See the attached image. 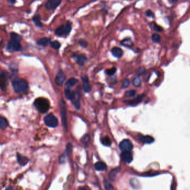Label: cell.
Segmentation results:
<instances>
[{
    "label": "cell",
    "mask_w": 190,
    "mask_h": 190,
    "mask_svg": "<svg viewBox=\"0 0 190 190\" xmlns=\"http://www.w3.org/2000/svg\"><path fill=\"white\" fill-rule=\"evenodd\" d=\"M132 84H133V85L135 87H140L141 84V80L138 77L135 78L132 81Z\"/></svg>",
    "instance_id": "obj_31"
},
{
    "label": "cell",
    "mask_w": 190,
    "mask_h": 190,
    "mask_svg": "<svg viewBox=\"0 0 190 190\" xmlns=\"http://www.w3.org/2000/svg\"><path fill=\"white\" fill-rule=\"evenodd\" d=\"M8 126V121L4 117L0 116V129H4Z\"/></svg>",
    "instance_id": "obj_24"
},
{
    "label": "cell",
    "mask_w": 190,
    "mask_h": 190,
    "mask_svg": "<svg viewBox=\"0 0 190 190\" xmlns=\"http://www.w3.org/2000/svg\"><path fill=\"white\" fill-rule=\"evenodd\" d=\"M121 156L122 160L126 163H129L132 161L133 156L130 151H123Z\"/></svg>",
    "instance_id": "obj_10"
},
{
    "label": "cell",
    "mask_w": 190,
    "mask_h": 190,
    "mask_svg": "<svg viewBox=\"0 0 190 190\" xmlns=\"http://www.w3.org/2000/svg\"><path fill=\"white\" fill-rule=\"evenodd\" d=\"M60 110H61V114L62 116V124L65 129L67 130V123L66 120V109L65 106V102L63 100H61L60 103Z\"/></svg>",
    "instance_id": "obj_7"
},
{
    "label": "cell",
    "mask_w": 190,
    "mask_h": 190,
    "mask_svg": "<svg viewBox=\"0 0 190 190\" xmlns=\"http://www.w3.org/2000/svg\"><path fill=\"white\" fill-rule=\"evenodd\" d=\"M95 167L97 171H104L107 168L106 164L102 162H98L95 163Z\"/></svg>",
    "instance_id": "obj_19"
},
{
    "label": "cell",
    "mask_w": 190,
    "mask_h": 190,
    "mask_svg": "<svg viewBox=\"0 0 190 190\" xmlns=\"http://www.w3.org/2000/svg\"><path fill=\"white\" fill-rule=\"evenodd\" d=\"M7 1H8L9 3L13 4H14L15 3H16V0H7Z\"/></svg>",
    "instance_id": "obj_41"
},
{
    "label": "cell",
    "mask_w": 190,
    "mask_h": 190,
    "mask_svg": "<svg viewBox=\"0 0 190 190\" xmlns=\"http://www.w3.org/2000/svg\"><path fill=\"white\" fill-rule=\"evenodd\" d=\"M73 57L76 61L77 64L81 66H84L87 62L86 57L83 55H75Z\"/></svg>",
    "instance_id": "obj_12"
},
{
    "label": "cell",
    "mask_w": 190,
    "mask_h": 190,
    "mask_svg": "<svg viewBox=\"0 0 190 190\" xmlns=\"http://www.w3.org/2000/svg\"><path fill=\"white\" fill-rule=\"evenodd\" d=\"M61 2V0H48L45 4V7L48 10H52L57 8Z\"/></svg>",
    "instance_id": "obj_8"
},
{
    "label": "cell",
    "mask_w": 190,
    "mask_h": 190,
    "mask_svg": "<svg viewBox=\"0 0 190 190\" xmlns=\"http://www.w3.org/2000/svg\"><path fill=\"white\" fill-rule=\"evenodd\" d=\"M34 105L40 112L43 114L47 112L50 109L48 100L42 97H40L36 100L34 102Z\"/></svg>",
    "instance_id": "obj_2"
},
{
    "label": "cell",
    "mask_w": 190,
    "mask_h": 190,
    "mask_svg": "<svg viewBox=\"0 0 190 190\" xmlns=\"http://www.w3.org/2000/svg\"><path fill=\"white\" fill-rule=\"evenodd\" d=\"M71 101H72V102L73 104L74 105L75 107L77 109H80V101H79V95L75 93V97Z\"/></svg>",
    "instance_id": "obj_20"
},
{
    "label": "cell",
    "mask_w": 190,
    "mask_h": 190,
    "mask_svg": "<svg viewBox=\"0 0 190 190\" xmlns=\"http://www.w3.org/2000/svg\"><path fill=\"white\" fill-rule=\"evenodd\" d=\"M82 80L83 81V89L86 92H89L91 91V87L89 84V81L86 76L82 77Z\"/></svg>",
    "instance_id": "obj_14"
},
{
    "label": "cell",
    "mask_w": 190,
    "mask_h": 190,
    "mask_svg": "<svg viewBox=\"0 0 190 190\" xmlns=\"http://www.w3.org/2000/svg\"><path fill=\"white\" fill-rule=\"evenodd\" d=\"M116 72V69L115 67H113L110 69H108L106 71V73L108 75H113L115 74V73Z\"/></svg>",
    "instance_id": "obj_36"
},
{
    "label": "cell",
    "mask_w": 190,
    "mask_h": 190,
    "mask_svg": "<svg viewBox=\"0 0 190 190\" xmlns=\"http://www.w3.org/2000/svg\"><path fill=\"white\" fill-rule=\"evenodd\" d=\"M12 84L14 91L17 94H23L26 92L28 88L27 82L22 79H14L12 81Z\"/></svg>",
    "instance_id": "obj_1"
},
{
    "label": "cell",
    "mask_w": 190,
    "mask_h": 190,
    "mask_svg": "<svg viewBox=\"0 0 190 190\" xmlns=\"http://www.w3.org/2000/svg\"><path fill=\"white\" fill-rule=\"evenodd\" d=\"M79 190H87L85 188H84V187H81V188H80V189H79Z\"/></svg>",
    "instance_id": "obj_42"
},
{
    "label": "cell",
    "mask_w": 190,
    "mask_h": 190,
    "mask_svg": "<svg viewBox=\"0 0 190 190\" xmlns=\"http://www.w3.org/2000/svg\"><path fill=\"white\" fill-rule=\"evenodd\" d=\"M17 157L18 162L19 163L20 165L21 166L26 165L29 161V160L27 157H24V156L20 155V154H19V153L17 154Z\"/></svg>",
    "instance_id": "obj_17"
},
{
    "label": "cell",
    "mask_w": 190,
    "mask_h": 190,
    "mask_svg": "<svg viewBox=\"0 0 190 190\" xmlns=\"http://www.w3.org/2000/svg\"><path fill=\"white\" fill-rule=\"evenodd\" d=\"M50 42V39L47 37H43L37 41V44L41 46H46Z\"/></svg>",
    "instance_id": "obj_23"
},
{
    "label": "cell",
    "mask_w": 190,
    "mask_h": 190,
    "mask_svg": "<svg viewBox=\"0 0 190 190\" xmlns=\"http://www.w3.org/2000/svg\"><path fill=\"white\" fill-rule=\"evenodd\" d=\"M79 44L83 47H86L87 46V42L86 41L84 40H80L79 41Z\"/></svg>",
    "instance_id": "obj_40"
},
{
    "label": "cell",
    "mask_w": 190,
    "mask_h": 190,
    "mask_svg": "<svg viewBox=\"0 0 190 190\" xmlns=\"http://www.w3.org/2000/svg\"><path fill=\"white\" fill-rule=\"evenodd\" d=\"M138 139L144 143H151L154 141V138L150 136H144L141 134L138 135Z\"/></svg>",
    "instance_id": "obj_15"
},
{
    "label": "cell",
    "mask_w": 190,
    "mask_h": 190,
    "mask_svg": "<svg viewBox=\"0 0 190 190\" xmlns=\"http://www.w3.org/2000/svg\"><path fill=\"white\" fill-rule=\"evenodd\" d=\"M65 96L66 97V98L70 100H72L75 95V92H74V91H72L71 90H70L69 89L65 90Z\"/></svg>",
    "instance_id": "obj_21"
},
{
    "label": "cell",
    "mask_w": 190,
    "mask_h": 190,
    "mask_svg": "<svg viewBox=\"0 0 190 190\" xmlns=\"http://www.w3.org/2000/svg\"><path fill=\"white\" fill-rule=\"evenodd\" d=\"M121 171V169L120 168H116L115 169H113L109 172L108 177H109V180L111 182H114L116 180L117 178V176L118 173H119Z\"/></svg>",
    "instance_id": "obj_11"
},
{
    "label": "cell",
    "mask_w": 190,
    "mask_h": 190,
    "mask_svg": "<svg viewBox=\"0 0 190 190\" xmlns=\"http://www.w3.org/2000/svg\"><path fill=\"white\" fill-rule=\"evenodd\" d=\"M11 40L16 41L18 42H20L21 41V37L20 36L16 33L12 32L11 33Z\"/></svg>",
    "instance_id": "obj_29"
},
{
    "label": "cell",
    "mask_w": 190,
    "mask_h": 190,
    "mask_svg": "<svg viewBox=\"0 0 190 190\" xmlns=\"http://www.w3.org/2000/svg\"><path fill=\"white\" fill-rule=\"evenodd\" d=\"M6 190H13V189L12 188H8Z\"/></svg>",
    "instance_id": "obj_43"
},
{
    "label": "cell",
    "mask_w": 190,
    "mask_h": 190,
    "mask_svg": "<svg viewBox=\"0 0 190 190\" xmlns=\"http://www.w3.org/2000/svg\"><path fill=\"white\" fill-rule=\"evenodd\" d=\"M7 47L8 50L11 52H16L22 50V46L20 45V42L13 40H10L8 42Z\"/></svg>",
    "instance_id": "obj_5"
},
{
    "label": "cell",
    "mask_w": 190,
    "mask_h": 190,
    "mask_svg": "<svg viewBox=\"0 0 190 190\" xmlns=\"http://www.w3.org/2000/svg\"><path fill=\"white\" fill-rule=\"evenodd\" d=\"M44 122L46 125L50 127H56L59 125V121L52 114H49L46 116L44 119Z\"/></svg>",
    "instance_id": "obj_4"
},
{
    "label": "cell",
    "mask_w": 190,
    "mask_h": 190,
    "mask_svg": "<svg viewBox=\"0 0 190 190\" xmlns=\"http://www.w3.org/2000/svg\"><path fill=\"white\" fill-rule=\"evenodd\" d=\"M152 40L153 42L155 43H158L161 40V37L160 36L157 34V33H155L153 34L152 36Z\"/></svg>",
    "instance_id": "obj_30"
},
{
    "label": "cell",
    "mask_w": 190,
    "mask_h": 190,
    "mask_svg": "<svg viewBox=\"0 0 190 190\" xmlns=\"http://www.w3.org/2000/svg\"><path fill=\"white\" fill-rule=\"evenodd\" d=\"M32 20L35 24L37 26V27H41L42 26V23L41 22V17L38 14H36L32 18Z\"/></svg>",
    "instance_id": "obj_22"
},
{
    "label": "cell",
    "mask_w": 190,
    "mask_h": 190,
    "mask_svg": "<svg viewBox=\"0 0 190 190\" xmlns=\"http://www.w3.org/2000/svg\"><path fill=\"white\" fill-rule=\"evenodd\" d=\"M112 53L114 55L115 57L120 58L122 57L123 55V51L121 48L119 47H114L112 49Z\"/></svg>",
    "instance_id": "obj_18"
},
{
    "label": "cell",
    "mask_w": 190,
    "mask_h": 190,
    "mask_svg": "<svg viewBox=\"0 0 190 190\" xmlns=\"http://www.w3.org/2000/svg\"><path fill=\"white\" fill-rule=\"evenodd\" d=\"M78 82V80H77L75 78H71L68 80L66 84V86L67 88H71V87H73L74 85H75Z\"/></svg>",
    "instance_id": "obj_25"
},
{
    "label": "cell",
    "mask_w": 190,
    "mask_h": 190,
    "mask_svg": "<svg viewBox=\"0 0 190 190\" xmlns=\"http://www.w3.org/2000/svg\"><path fill=\"white\" fill-rule=\"evenodd\" d=\"M130 84V81L128 80V79H126L124 81V82H123L122 87H123V88H124V89H126V88H127V87H128V86H129Z\"/></svg>",
    "instance_id": "obj_39"
},
{
    "label": "cell",
    "mask_w": 190,
    "mask_h": 190,
    "mask_svg": "<svg viewBox=\"0 0 190 190\" xmlns=\"http://www.w3.org/2000/svg\"><path fill=\"white\" fill-rule=\"evenodd\" d=\"M121 44L125 46V47H131L133 46V42L132 41L131 39L130 38H125L124 40H123L121 41Z\"/></svg>",
    "instance_id": "obj_27"
},
{
    "label": "cell",
    "mask_w": 190,
    "mask_h": 190,
    "mask_svg": "<svg viewBox=\"0 0 190 190\" xmlns=\"http://www.w3.org/2000/svg\"><path fill=\"white\" fill-rule=\"evenodd\" d=\"M120 150L123 151H131L133 149V145L132 142L128 140H124L122 141L119 145Z\"/></svg>",
    "instance_id": "obj_6"
},
{
    "label": "cell",
    "mask_w": 190,
    "mask_h": 190,
    "mask_svg": "<svg viewBox=\"0 0 190 190\" xmlns=\"http://www.w3.org/2000/svg\"><path fill=\"white\" fill-rule=\"evenodd\" d=\"M146 15L148 17L154 18V17H155V14H154L153 12L150 9H148V10H147V11H146Z\"/></svg>",
    "instance_id": "obj_38"
},
{
    "label": "cell",
    "mask_w": 190,
    "mask_h": 190,
    "mask_svg": "<svg viewBox=\"0 0 190 190\" xmlns=\"http://www.w3.org/2000/svg\"><path fill=\"white\" fill-rule=\"evenodd\" d=\"M66 80V76L62 71H60L55 79V82L57 86H61Z\"/></svg>",
    "instance_id": "obj_9"
},
{
    "label": "cell",
    "mask_w": 190,
    "mask_h": 190,
    "mask_svg": "<svg viewBox=\"0 0 190 190\" xmlns=\"http://www.w3.org/2000/svg\"><path fill=\"white\" fill-rule=\"evenodd\" d=\"M152 24L153 30L156 31L161 32L163 31V28L161 26H158L157 24H156L155 22H153Z\"/></svg>",
    "instance_id": "obj_34"
},
{
    "label": "cell",
    "mask_w": 190,
    "mask_h": 190,
    "mask_svg": "<svg viewBox=\"0 0 190 190\" xmlns=\"http://www.w3.org/2000/svg\"><path fill=\"white\" fill-rule=\"evenodd\" d=\"M145 97L144 95H141L138 96V97H137L136 99H133L131 101H130L128 102H127L128 105H131V106H136L137 105H138V104H140V102L142 101L143 97Z\"/></svg>",
    "instance_id": "obj_16"
},
{
    "label": "cell",
    "mask_w": 190,
    "mask_h": 190,
    "mask_svg": "<svg viewBox=\"0 0 190 190\" xmlns=\"http://www.w3.org/2000/svg\"><path fill=\"white\" fill-rule=\"evenodd\" d=\"M101 142L102 144L106 146H110L111 145V139L110 137L108 136H105L102 137L101 140Z\"/></svg>",
    "instance_id": "obj_26"
},
{
    "label": "cell",
    "mask_w": 190,
    "mask_h": 190,
    "mask_svg": "<svg viewBox=\"0 0 190 190\" xmlns=\"http://www.w3.org/2000/svg\"><path fill=\"white\" fill-rule=\"evenodd\" d=\"M90 141V136L88 134H86L84 135V136L81 138V142L85 146H87L89 144V143Z\"/></svg>",
    "instance_id": "obj_28"
},
{
    "label": "cell",
    "mask_w": 190,
    "mask_h": 190,
    "mask_svg": "<svg viewBox=\"0 0 190 190\" xmlns=\"http://www.w3.org/2000/svg\"><path fill=\"white\" fill-rule=\"evenodd\" d=\"M136 93V92L135 90H130V91H128L126 92L125 94V96L126 97H131L134 96L135 95Z\"/></svg>",
    "instance_id": "obj_35"
},
{
    "label": "cell",
    "mask_w": 190,
    "mask_h": 190,
    "mask_svg": "<svg viewBox=\"0 0 190 190\" xmlns=\"http://www.w3.org/2000/svg\"><path fill=\"white\" fill-rule=\"evenodd\" d=\"M145 67H140L139 69H138L137 70L136 72H137V74L138 75H142L143 73L145 72Z\"/></svg>",
    "instance_id": "obj_37"
},
{
    "label": "cell",
    "mask_w": 190,
    "mask_h": 190,
    "mask_svg": "<svg viewBox=\"0 0 190 190\" xmlns=\"http://www.w3.org/2000/svg\"><path fill=\"white\" fill-rule=\"evenodd\" d=\"M7 86V79L4 74L0 75V89L3 91H5Z\"/></svg>",
    "instance_id": "obj_13"
},
{
    "label": "cell",
    "mask_w": 190,
    "mask_h": 190,
    "mask_svg": "<svg viewBox=\"0 0 190 190\" xmlns=\"http://www.w3.org/2000/svg\"><path fill=\"white\" fill-rule=\"evenodd\" d=\"M51 47L52 48H53L54 49H56L57 50L59 48H60V46H61V44L59 42H58L57 41H54L53 42H51L50 43Z\"/></svg>",
    "instance_id": "obj_32"
},
{
    "label": "cell",
    "mask_w": 190,
    "mask_h": 190,
    "mask_svg": "<svg viewBox=\"0 0 190 190\" xmlns=\"http://www.w3.org/2000/svg\"><path fill=\"white\" fill-rule=\"evenodd\" d=\"M172 1L173 2H176V1H177V0H172Z\"/></svg>",
    "instance_id": "obj_44"
},
{
    "label": "cell",
    "mask_w": 190,
    "mask_h": 190,
    "mask_svg": "<svg viewBox=\"0 0 190 190\" xmlns=\"http://www.w3.org/2000/svg\"><path fill=\"white\" fill-rule=\"evenodd\" d=\"M72 29V23L68 21L67 22L66 26H61L58 27L55 31V33L59 36H62L68 35Z\"/></svg>",
    "instance_id": "obj_3"
},
{
    "label": "cell",
    "mask_w": 190,
    "mask_h": 190,
    "mask_svg": "<svg viewBox=\"0 0 190 190\" xmlns=\"http://www.w3.org/2000/svg\"><path fill=\"white\" fill-rule=\"evenodd\" d=\"M104 187L106 190H114L112 184L107 181H105L104 182Z\"/></svg>",
    "instance_id": "obj_33"
}]
</instances>
